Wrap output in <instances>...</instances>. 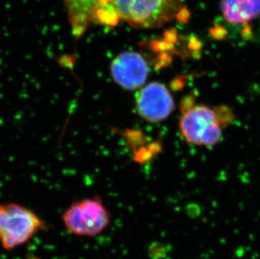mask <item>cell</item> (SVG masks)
Here are the masks:
<instances>
[{
	"mask_svg": "<svg viewBox=\"0 0 260 259\" xmlns=\"http://www.w3.org/2000/svg\"><path fill=\"white\" fill-rule=\"evenodd\" d=\"M44 225L42 219L25 206L15 203L0 205V242L5 249L25 244Z\"/></svg>",
	"mask_w": 260,
	"mask_h": 259,
	"instance_id": "cell-3",
	"label": "cell"
},
{
	"mask_svg": "<svg viewBox=\"0 0 260 259\" xmlns=\"http://www.w3.org/2000/svg\"><path fill=\"white\" fill-rule=\"evenodd\" d=\"M67 230L77 237H93L103 233L111 225V213L101 197L76 201L62 215Z\"/></svg>",
	"mask_w": 260,
	"mask_h": 259,
	"instance_id": "cell-4",
	"label": "cell"
},
{
	"mask_svg": "<svg viewBox=\"0 0 260 259\" xmlns=\"http://www.w3.org/2000/svg\"><path fill=\"white\" fill-rule=\"evenodd\" d=\"M105 0H64L69 25L75 38H80L92 24H97Z\"/></svg>",
	"mask_w": 260,
	"mask_h": 259,
	"instance_id": "cell-7",
	"label": "cell"
},
{
	"mask_svg": "<svg viewBox=\"0 0 260 259\" xmlns=\"http://www.w3.org/2000/svg\"><path fill=\"white\" fill-rule=\"evenodd\" d=\"M233 113L229 108H211L205 105L184 103L179 130L188 143L212 147L218 143L223 130L231 123Z\"/></svg>",
	"mask_w": 260,
	"mask_h": 259,
	"instance_id": "cell-2",
	"label": "cell"
},
{
	"mask_svg": "<svg viewBox=\"0 0 260 259\" xmlns=\"http://www.w3.org/2000/svg\"><path fill=\"white\" fill-rule=\"evenodd\" d=\"M183 0H105L97 24L151 29L171 22L181 11Z\"/></svg>",
	"mask_w": 260,
	"mask_h": 259,
	"instance_id": "cell-1",
	"label": "cell"
},
{
	"mask_svg": "<svg viewBox=\"0 0 260 259\" xmlns=\"http://www.w3.org/2000/svg\"><path fill=\"white\" fill-rule=\"evenodd\" d=\"M221 9L228 22L240 25L260 15V0H221Z\"/></svg>",
	"mask_w": 260,
	"mask_h": 259,
	"instance_id": "cell-8",
	"label": "cell"
},
{
	"mask_svg": "<svg viewBox=\"0 0 260 259\" xmlns=\"http://www.w3.org/2000/svg\"><path fill=\"white\" fill-rule=\"evenodd\" d=\"M136 109L148 122H161L172 114L174 99L165 84L152 82L140 88L136 97Z\"/></svg>",
	"mask_w": 260,
	"mask_h": 259,
	"instance_id": "cell-5",
	"label": "cell"
},
{
	"mask_svg": "<svg viewBox=\"0 0 260 259\" xmlns=\"http://www.w3.org/2000/svg\"><path fill=\"white\" fill-rule=\"evenodd\" d=\"M111 74L114 82L120 88L136 90L144 86L149 75V67L142 54L124 52L111 62Z\"/></svg>",
	"mask_w": 260,
	"mask_h": 259,
	"instance_id": "cell-6",
	"label": "cell"
}]
</instances>
